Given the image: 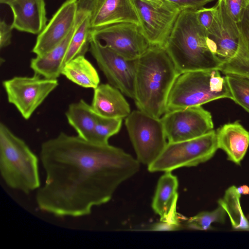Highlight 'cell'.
<instances>
[{
  "label": "cell",
  "mask_w": 249,
  "mask_h": 249,
  "mask_svg": "<svg viewBox=\"0 0 249 249\" xmlns=\"http://www.w3.org/2000/svg\"><path fill=\"white\" fill-rule=\"evenodd\" d=\"M40 158L46 178L36 199L42 211L81 217L108 202L119 186L138 172L140 162L123 149L61 132L43 142Z\"/></svg>",
  "instance_id": "obj_1"
},
{
  "label": "cell",
  "mask_w": 249,
  "mask_h": 249,
  "mask_svg": "<svg viewBox=\"0 0 249 249\" xmlns=\"http://www.w3.org/2000/svg\"><path fill=\"white\" fill-rule=\"evenodd\" d=\"M179 74L164 47L150 46L136 60L134 100L138 109L160 118L166 112L170 92Z\"/></svg>",
  "instance_id": "obj_2"
},
{
  "label": "cell",
  "mask_w": 249,
  "mask_h": 249,
  "mask_svg": "<svg viewBox=\"0 0 249 249\" xmlns=\"http://www.w3.org/2000/svg\"><path fill=\"white\" fill-rule=\"evenodd\" d=\"M196 10L180 11L164 46L180 74L218 70L222 63L209 49L207 32L198 23Z\"/></svg>",
  "instance_id": "obj_3"
},
{
  "label": "cell",
  "mask_w": 249,
  "mask_h": 249,
  "mask_svg": "<svg viewBox=\"0 0 249 249\" xmlns=\"http://www.w3.org/2000/svg\"><path fill=\"white\" fill-rule=\"evenodd\" d=\"M0 172L9 187L24 194L40 187L37 156L3 123L0 124Z\"/></svg>",
  "instance_id": "obj_4"
},
{
  "label": "cell",
  "mask_w": 249,
  "mask_h": 249,
  "mask_svg": "<svg viewBox=\"0 0 249 249\" xmlns=\"http://www.w3.org/2000/svg\"><path fill=\"white\" fill-rule=\"evenodd\" d=\"M220 72L213 69L180 73L170 92L166 112L222 98L231 99L226 76H222Z\"/></svg>",
  "instance_id": "obj_5"
},
{
  "label": "cell",
  "mask_w": 249,
  "mask_h": 249,
  "mask_svg": "<svg viewBox=\"0 0 249 249\" xmlns=\"http://www.w3.org/2000/svg\"><path fill=\"white\" fill-rule=\"evenodd\" d=\"M218 149L216 133L213 129L194 139L168 142L159 156L147 166L148 170L167 172L196 166L211 159Z\"/></svg>",
  "instance_id": "obj_6"
},
{
  "label": "cell",
  "mask_w": 249,
  "mask_h": 249,
  "mask_svg": "<svg viewBox=\"0 0 249 249\" xmlns=\"http://www.w3.org/2000/svg\"><path fill=\"white\" fill-rule=\"evenodd\" d=\"M125 125L137 160L140 163L149 165L168 142L160 118L135 110L125 118Z\"/></svg>",
  "instance_id": "obj_7"
},
{
  "label": "cell",
  "mask_w": 249,
  "mask_h": 249,
  "mask_svg": "<svg viewBox=\"0 0 249 249\" xmlns=\"http://www.w3.org/2000/svg\"><path fill=\"white\" fill-rule=\"evenodd\" d=\"M57 79L41 77L15 76L2 82L7 100L28 120L48 95L58 86Z\"/></svg>",
  "instance_id": "obj_8"
},
{
  "label": "cell",
  "mask_w": 249,
  "mask_h": 249,
  "mask_svg": "<svg viewBox=\"0 0 249 249\" xmlns=\"http://www.w3.org/2000/svg\"><path fill=\"white\" fill-rule=\"evenodd\" d=\"M89 51L109 84L134 100L136 60L125 58L91 37Z\"/></svg>",
  "instance_id": "obj_9"
},
{
  "label": "cell",
  "mask_w": 249,
  "mask_h": 249,
  "mask_svg": "<svg viewBox=\"0 0 249 249\" xmlns=\"http://www.w3.org/2000/svg\"><path fill=\"white\" fill-rule=\"evenodd\" d=\"M160 120L169 142L194 139L213 128L211 113L201 106L167 111Z\"/></svg>",
  "instance_id": "obj_10"
},
{
  "label": "cell",
  "mask_w": 249,
  "mask_h": 249,
  "mask_svg": "<svg viewBox=\"0 0 249 249\" xmlns=\"http://www.w3.org/2000/svg\"><path fill=\"white\" fill-rule=\"evenodd\" d=\"M91 37L103 41L106 46L125 58L136 60L150 47L140 25L120 23L91 30Z\"/></svg>",
  "instance_id": "obj_11"
},
{
  "label": "cell",
  "mask_w": 249,
  "mask_h": 249,
  "mask_svg": "<svg viewBox=\"0 0 249 249\" xmlns=\"http://www.w3.org/2000/svg\"><path fill=\"white\" fill-rule=\"evenodd\" d=\"M142 32L150 46L164 47L180 11L166 3L133 0Z\"/></svg>",
  "instance_id": "obj_12"
},
{
  "label": "cell",
  "mask_w": 249,
  "mask_h": 249,
  "mask_svg": "<svg viewBox=\"0 0 249 249\" xmlns=\"http://www.w3.org/2000/svg\"><path fill=\"white\" fill-rule=\"evenodd\" d=\"M214 6V20L207 32V44L211 52L223 62L236 53L241 35L238 24L229 14L224 0H218Z\"/></svg>",
  "instance_id": "obj_13"
},
{
  "label": "cell",
  "mask_w": 249,
  "mask_h": 249,
  "mask_svg": "<svg viewBox=\"0 0 249 249\" xmlns=\"http://www.w3.org/2000/svg\"><path fill=\"white\" fill-rule=\"evenodd\" d=\"M97 0H77L75 24L66 38L56 47L42 56H36L30 61L35 74L48 79H57L61 74L64 61L73 35L78 25L92 14Z\"/></svg>",
  "instance_id": "obj_14"
},
{
  "label": "cell",
  "mask_w": 249,
  "mask_h": 249,
  "mask_svg": "<svg viewBox=\"0 0 249 249\" xmlns=\"http://www.w3.org/2000/svg\"><path fill=\"white\" fill-rule=\"evenodd\" d=\"M77 0H66L38 34L32 52L42 56L58 46L74 25Z\"/></svg>",
  "instance_id": "obj_15"
},
{
  "label": "cell",
  "mask_w": 249,
  "mask_h": 249,
  "mask_svg": "<svg viewBox=\"0 0 249 249\" xmlns=\"http://www.w3.org/2000/svg\"><path fill=\"white\" fill-rule=\"evenodd\" d=\"M120 23L140 25L133 0H97L91 17L92 30Z\"/></svg>",
  "instance_id": "obj_16"
},
{
  "label": "cell",
  "mask_w": 249,
  "mask_h": 249,
  "mask_svg": "<svg viewBox=\"0 0 249 249\" xmlns=\"http://www.w3.org/2000/svg\"><path fill=\"white\" fill-rule=\"evenodd\" d=\"M9 6L13 14L14 29L39 34L47 25L44 0H15Z\"/></svg>",
  "instance_id": "obj_17"
},
{
  "label": "cell",
  "mask_w": 249,
  "mask_h": 249,
  "mask_svg": "<svg viewBox=\"0 0 249 249\" xmlns=\"http://www.w3.org/2000/svg\"><path fill=\"white\" fill-rule=\"evenodd\" d=\"M178 181L171 172L159 178L152 202V208L160 221L180 223L177 213Z\"/></svg>",
  "instance_id": "obj_18"
},
{
  "label": "cell",
  "mask_w": 249,
  "mask_h": 249,
  "mask_svg": "<svg viewBox=\"0 0 249 249\" xmlns=\"http://www.w3.org/2000/svg\"><path fill=\"white\" fill-rule=\"evenodd\" d=\"M123 93L108 84H101L94 89L91 107L100 117L124 119L131 113L130 106Z\"/></svg>",
  "instance_id": "obj_19"
},
{
  "label": "cell",
  "mask_w": 249,
  "mask_h": 249,
  "mask_svg": "<svg viewBox=\"0 0 249 249\" xmlns=\"http://www.w3.org/2000/svg\"><path fill=\"white\" fill-rule=\"evenodd\" d=\"M216 133L218 149L225 152L228 160L240 165L249 146V132L236 121L223 125Z\"/></svg>",
  "instance_id": "obj_20"
},
{
  "label": "cell",
  "mask_w": 249,
  "mask_h": 249,
  "mask_svg": "<svg viewBox=\"0 0 249 249\" xmlns=\"http://www.w3.org/2000/svg\"><path fill=\"white\" fill-rule=\"evenodd\" d=\"M237 24L241 35L237 51L232 57L222 62L218 70L225 74L238 75L249 78V4L242 20Z\"/></svg>",
  "instance_id": "obj_21"
},
{
  "label": "cell",
  "mask_w": 249,
  "mask_h": 249,
  "mask_svg": "<svg viewBox=\"0 0 249 249\" xmlns=\"http://www.w3.org/2000/svg\"><path fill=\"white\" fill-rule=\"evenodd\" d=\"M68 123L75 129L77 136L92 142L97 115L91 105L83 99L70 104L66 112Z\"/></svg>",
  "instance_id": "obj_22"
},
{
  "label": "cell",
  "mask_w": 249,
  "mask_h": 249,
  "mask_svg": "<svg viewBox=\"0 0 249 249\" xmlns=\"http://www.w3.org/2000/svg\"><path fill=\"white\" fill-rule=\"evenodd\" d=\"M61 74L84 88L95 89L100 84L96 70L85 56L76 57L66 64Z\"/></svg>",
  "instance_id": "obj_23"
},
{
  "label": "cell",
  "mask_w": 249,
  "mask_h": 249,
  "mask_svg": "<svg viewBox=\"0 0 249 249\" xmlns=\"http://www.w3.org/2000/svg\"><path fill=\"white\" fill-rule=\"evenodd\" d=\"M242 195L239 187L231 186L225 190L223 196L218 200L217 204L225 211L233 230L249 231V220L241 205Z\"/></svg>",
  "instance_id": "obj_24"
},
{
  "label": "cell",
  "mask_w": 249,
  "mask_h": 249,
  "mask_svg": "<svg viewBox=\"0 0 249 249\" xmlns=\"http://www.w3.org/2000/svg\"><path fill=\"white\" fill-rule=\"evenodd\" d=\"M92 14L88 15L75 30L64 59V65L76 57L85 56L89 50L92 30Z\"/></svg>",
  "instance_id": "obj_25"
},
{
  "label": "cell",
  "mask_w": 249,
  "mask_h": 249,
  "mask_svg": "<svg viewBox=\"0 0 249 249\" xmlns=\"http://www.w3.org/2000/svg\"><path fill=\"white\" fill-rule=\"evenodd\" d=\"M227 213L219 205L211 211H202L190 217L185 224V227L190 230L206 231L212 229L213 223L224 224L226 221Z\"/></svg>",
  "instance_id": "obj_26"
},
{
  "label": "cell",
  "mask_w": 249,
  "mask_h": 249,
  "mask_svg": "<svg viewBox=\"0 0 249 249\" xmlns=\"http://www.w3.org/2000/svg\"><path fill=\"white\" fill-rule=\"evenodd\" d=\"M225 75L231 100L249 113V78L238 75Z\"/></svg>",
  "instance_id": "obj_27"
},
{
  "label": "cell",
  "mask_w": 249,
  "mask_h": 249,
  "mask_svg": "<svg viewBox=\"0 0 249 249\" xmlns=\"http://www.w3.org/2000/svg\"><path fill=\"white\" fill-rule=\"evenodd\" d=\"M122 119L108 118L97 115L91 142L100 144H108V139L117 134L121 127Z\"/></svg>",
  "instance_id": "obj_28"
},
{
  "label": "cell",
  "mask_w": 249,
  "mask_h": 249,
  "mask_svg": "<svg viewBox=\"0 0 249 249\" xmlns=\"http://www.w3.org/2000/svg\"><path fill=\"white\" fill-rule=\"evenodd\" d=\"M229 14L237 23L243 17L245 10L249 4V0H224Z\"/></svg>",
  "instance_id": "obj_29"
},
{
  "label": "cell",
  "mask_w": 249,
  "mask_h": 249,
  "mask_svg": "<svg viewBox=\"0 0 249 249\" xmlns=\"http://www.w3.org/2000/svg\"><path fill=\"white\" fill-rule=\"evenodd\" d=\"M170 4L180 11L186 9L197 10L204 7L208 3L215 0H160Z\"/></svg>",
  "instance_id": "obj_30"
},
{
  "label": "cell",
  "mask_w": 249,
  "mask_h": 249,
  "mask_svg": "<svg viewBox=\"0 0 249 249\" xmlns=\"http://www.w3.org/2000/svg\"><path fill=\"white\" fill-rule=\"evenodd\" d=\"M215 7H202L196 11L197 20L199 24L207 32L211 28L214 18Z\"/></svg>",
  "instance_id": "obj_31"
},
{
  "label": "cell",
  "mask_w": 249,
  "mask_h": 249,
  "mask_svg": "<svg viewBox=\"0 0 249 249\" xmlns=\"http://www.w3.org/2000/svg\"><path fill=\"white\" fill-rule=\"evenodd\" d=\"M13 27L11 24L7 23L5 20L0 21V48L2 49L11 43L12 33Z\"/></svg>",
  "instance_id": "obj_32"
},
{
  "label": "cell",
  "mask_w": 249,
  "mask_h": 249,
  "mask_svg": "<svg viewBox=\"0 0 249 249\" xmlns=\"http://www.w3.org/2000/svg\"><path fill=\"white\" fill-rule=\"evenodd\" d=\"M182 228V226L180 223L160 221L152 225L149 229L154 231H172L179 230Z\"/></svg>",
  "instance_id": "obj_33"
},
{
  "label": "cell",
  "mask_w": 249,
  "mask_h": 249,
  "mask_svg": "<svg viewBox=\"0 0 249 249\" xmlns=\"http://www.w3.org/2000/svg\"><path fill=\"white\" fill-rule=\"evenodd\" d=\"M242 195H249V187L247 185L239 186Z\"/></svg>",
  "instance_id": "obj_34"
},
{
  "label": "cell",
  "mask_w": 249,
  "mask_h": 249,
  "mask_svg": "<svg viewBox=\"0 0 249 249\" xmlns=\"http://www.w3.org/2000/svg\"><path fill=\"white\" fill-rule=\"evenodd\" d=\"M15 0H0V3L1 4H7L9 5L11 3L14 1Z\"/></svg>",
  "instance_id": "obj_35"
},
{
  "label": "cell",
  "mask_w": 249,
  "mask_h": 249,
  "mask_svg": "<svg viewBox=\"0 0 249 249\" xmlns=\"http://www.w3.org/2000/svg\"><path fill=\"white\" fill-rule=\"evenodd\" d=\"M247 217L248 219V220H249V213L247 215Z\"/></svg>",
  "instance_id": "obj_36"
}]
</instances>
